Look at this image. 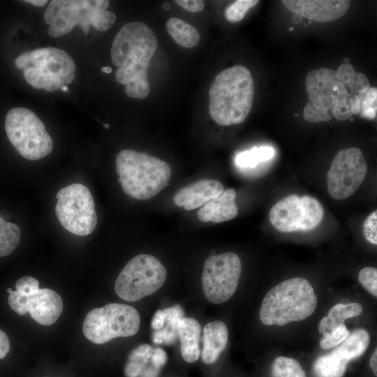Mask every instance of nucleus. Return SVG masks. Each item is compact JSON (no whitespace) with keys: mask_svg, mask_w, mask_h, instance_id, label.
Wrapping results in <instances>:
<instances>
[{"mask_svg":"<svg viewBox=\"0 0 377 377\" xmlns=\"http://www.w3.org/2000/svg\"><path fill=\"white\" fill-rule=\"evenodd\" d=\"M157 48L154 31L142 22L124 24L114 36L111 47L117 80L125 84L131 98L143 99L150 92L147 76L149 63Z\"/></svg>","mask_w":377,"mask_h":377,"instance_id":"f257e3e1","label":"nucleus"},{"mask_svg":"<svg viewBox=\"0 0 377 377\" xmlns=\"http://www.w3.org/2000/svg\"><path fill=\"white\" fill-rule=\"evenodd\" d=\"M251 73L242 65L220 72L209 89V114L222 126L240 124L249 114L253 101Z\"/></svg>","mask_w":377,"mask_h":377,"instance_id":"f03ea898","label":"nucleus"},{"mask_svg":"<svg viewBox=\"0 0 377 377\" xmlns=\"http://www.w3.org/2000/svg\"><path fill=\"white\" fill-rule=\"evenodd\" d=\"M115 163L123 191L135 200L152 198L171 177V168L167 162L146 153L123 149L117 154Z\"/></svg>","mask_w":377,"mask_h":377,"instance_id":"7ed1b4c3","label":"nucleus"},{"mask_svg":"<svg viewBox=\"0 0 377 377\" xmlns=\"http://www.w3.org/2000/svg\"><path fill=\"white\" fill-rule=\"evenodd\" d=\"M318 299L311 283L302 277L288 279L269 290L259 312L265 325L282 326L303 320L314 312Z\"/></svg>","mask_w":377,"mask_h":377,"instance_id":"20e7f679","label":"nucleus"},{"mask_svg":"<svg viewBox=\"0 0 377 377\" xmlns=\"http://www.w3.org/2000/svg\"><path fill=\"white\" fill-rule=\"evenodd\" d=\"M107 0H53L49 3L44 20L50 25L48 32L53 37L69 33L79 25L87 34L89 26L98 31H105L115 22L116 15L106 9Z\"/></svg>","mask_w":377,"mask_h":377,"instance_id":"39448f33","label":"nucleus"},{"mask_svg":"<svg viewBox=\"0 0 377 377\" xmlns=\"http://www.w3.org/2000/svg\"><path fill=\"white\" fill-rule=\"evenodd\" d=\"M23 69L26 81L36 89L52 92L71 83L75 77V64L71 57L56 47L38 48L24 52L15 60Z\"/></svg>","mask_w":377,"mask_h":377,"instance_id":"423d86ee","label":"nucleus"},{"mask_svg":"<svg viewBox=\"0 0 377 377\" xmlns=\"http://www.w3.org/2000/svg\"><path fill=\"white\" fill-rule=\"evenodd\" d=\"M5 130L10 143L26 159H41L53 149L52 140L43 123L28 108L10 109L6 116Z\"/></svg>","mask_w":377,"mask_h":377,"instance_id":"0eeeda50","label":"nucleus"},{"mask_svg":"<svg viewBox=\"0 0 377 377\" xmlns=\"http://www.w3.org/2000/svg\"><path fill=\"white\" fill-rule=\"evenodd\" d=\"M140 318L133 306L110 303L90 311L86 316L82 332L96 344H103L117 337L135 335L139 330Z\"/></svg>","mask_w":377,"mask_h":377,"instance_id":"6e6552de","label":"nucleus"},{"mask_svg":"<svg viewBox=\"0 0 377 377\" xmlns=\"http://www.w3.org/2000/svg\"><path fill=\"white\" fill-rule=\"evenodd\" d=\"M166 277V269L160 260L152 255L139 254L119 273L114 283L115 293L125 301H138L157 291Z\"/></svg>","mask_w":377,"mask_h":377,"instance_id":"1a4fd4ad","label":"nucleus"},{"mask_svg":"<svg viewBox=\"0 0 377 377\" xmlns=\"http://www.w3.org/2000/svg\"><path fill=\"white\" fill-rule=\"evenodd\" d=\"M55 214L61 226L77 236L91 234L97 225V214L89 188L75 183L60 189L57 195Z\"/></svg>","mask_w":377,"mask_h":377,"instance_id":"9d476101","label":"nucleus"},{"mask_svg":"<svg viewBox=\"0 0 377 377\" xmlns=\"http://www.w3.org/2000/svg\"><path fill=\"white\" fill-rule=\"evenodd\" d=\"M324 216L320 202L310 195H289L275 203L269 213L271 224L279 231H308L317 228Z\"/></svg>","mask_w":377,"mask_h":377,"instance_id":"9b49d317","label":"nucleus"},{"mask_svg":"<svg viewBox=\"0 0 377 377\" xmlns=\"http://www.w3.org/2000/svg\"><path fill=\"white\" fill-rule=\"evenodd\" d=\"M241 272V260L235 253L208 257L202 274L203 293L208 301L213 304L228 301L236 291Z\"/></svg>","mask_w":377,"mask_h":377,"instance_id":"f8f14e48","label":"nucleus"},{"mask_svg":"<svg viewBox=\"0 0 377 377\" xmlns=\"http://www.w3.org/2000/svg\"><path fill=\"white\" fill-rule=\"evenodd\" d=\"M367 163L357 147L346 148L334 156L327 172V191L335 200H345L355 193L365 179Z\"/></svg>","mask_w":377,"mask_h":377,"instance_id":"ddd939ff","label":"nucleus"},{"mask_svg":"<svg viewBox=\"0 0 377 377\" xmlns=\"http://www.w3.org/2000/svg\"><path fill=\"white\" fill-rule=\"evenodd\" d=\"M8 302L11 309L20 316L29 313L42 325L54 324L63 311L61 296L49 288L39 289L33 295L24 296L17 291L9 294Z\"/></svg>","mask_w":377,"mask_h":377,"instance_id":"4468645a","label":"nucleus"},{"mask_svg":"<svg viewBox=\"0 0 377 377\" xmlns=\"http://www.w3.org/2000/svg\"><path fill=\"white\" fill-rule=\"evenodd\" d=\"M281 2L294 14L320 22L341 18L350 4L346 0H283Z\"/></svg>","mask_w":377,"mask_h":377,"instance_id":"2eb2a0df","label":"nucleus"},{"mask_svg":"<svg viewBox=\"0 0 377 377\" xmlns=\"http://www.w3.org/2000/svg\"><path fill=\"white\" fill-rule=\"evenodd\" d=\"M223 191V185L219 181L202 179L179 189L173 196V202L177 207L190 211L202 207Z\"/></svg>","mask_w":377,"mask_h":377,"instance_id":"dca6fc26","label":"nucleus"},{"mask_svg":"<svg viewBox=\"0 0 377 377\" xmlns=\"http://www.w3.org/2000/svg\"><path fill=\"white\" fill-rule=\"evenodd\" d=\"M236 195L234 188L224 189L221 195L199 209L197 212L198 219L204 223H219L235 219L238 214Z\"/></svg>","mask_w":377,"mask_h":377,"instance_id":"f3484780","label":"nucleus"},{"mask_svg":"<svg viewBox=\"0 0 377 377\" xmlns=\"http://www.w3.org/2000/svg\"><path fill=\"white\" fill-rule=\"evenodd\" d=\"M305 83L309 100L316 98H337L339 93L346 89L339 82L336 71L327 68L309 71Z\"/></svg>","mask_w":377,"mask_h":377,"instance_id":"a211bd4d","label":"nucleus"},{"mask_svg":"<svg viewBox=\"0 0 377 377\" xmlns=\"http://www.w3.org/2000/svg\"><path fill=\"white\" fill-rule=\"evenodd\" d=\"M228 339V330L223 322L207 323L203 329L202 361L207 364L214 363L225 349Z\"/></svg>","mask_w":377,"mask_h":377,"instance_id":"6ab92c4d","label":"nucleus"},{"mask_svg":"<svg viewBox=\"0 0 377 377\" xmlns=\"http://www.w3.org/2000/svg\"><path fill=\"white\" fill-rule=\"evenodd\" d=\"M201 327L193 318H183L178 324V337L183 359L188 363L197 361L200 356L199 341Z\"/></svg>","mask_w":377,"mask_h":377,"instance_id":"aec40b11","label":"nucleus"},{"mask_svg":"<svg viewBox=\"0 0 377 377\" xmlns=\"http://www.w3.org/2000/svg\"><path fill=\"white\" fill-rule=\"evenodd\" d=\"M363 310L362 305L358 302L350 304H337L329 311L328 315L323 318L318 325L320 333L330 332L343 325L348 318L357 316Z\"/></svg>","mask_w":377,"mask_h":377,"instance_id":"412c9836","label":"nucleus"},{"mask_svg":"<svg viewBox=\"0 0 377 377\" xmlns=\"http://www.w3.org/2000/svg\"><path fill=\"white\" fill-rule=\"evenodd\" d=\"M369 342L370 336L368 332L364 329H357L349 334L332 352L348 362L362 355Z\"/></svg>","mask_w":377,"mask_h":377,"instance_id":"4be33fe9","label":"nucleus"},{"mask_svg":"<svg viewBox=\"0 0 377 377\" xmlns=\"http://www.w3.org/2000/svg\"><path fill=\"white\" fill-rule=\"evenodd\" d=\"M165 315V325L153 333L152 339L155 343H173L178 337V324L184 318V311L179 305L166 308L163 310Z\"/></svg>","mask_w":377,"mask_h":377,"instance_id":"5701e85b","label":"nucleus"},{"mask_svg":"<svg viewBox=\"0 0 377 377\" xmlns=\"http://www.w3.org/2000/svg\"><path fill=\"white\" fill-rule=\"evenodd\" d=\"M166 29L172 38L183 47H194L200 41L198 31L179 18L170 17L166 22Z\"/></svg>","mask_w":377,"mask_h":377,"instance_id":"b1692460","label":"nucleus"},{"mask_svg":"<svg viewBox=\"0 0 377 377\" xmlns=\"http://www.w3.org/2000/svg\"><path fill=\"white\" fill-rule=\"evenodd\" d=\"M339 82L346 88L350 94H360L370 88V83L367 75L357 73L350 64H341L336 71Z\"/></svg>","mask_w":377,"mask_h":377,"instance_id":"393cba45","label":"nucleus"},{"mask_svg":"<svg viewBox=\"0 0 377 377\" xmlns=\"http://www.w3.org/2000/svg\"><path fill=\"white\" fill-rule=\"evenodd\" d=\"M337 98H318L309 100L303 116L309 123L328 121L333 117V110Z\"/></svg>","mask_w":377,"mask_h":377,"instance_id":"a878e982","label":"nucleus"},{"mask_svg":"<svg viewBox=\"0 0 377 377\" xmlns=\"http://www.w3.org/2000/svg\"><path fill=\"white\" fill-rule=\"evenodd\" d=\"M348 362L332 351L317 358L313 370L316 377H342Z\"/></svg>","mask_w":377,"mask_h":377,"instance_id":"bb28decb","label":"nucleus"},{"mask_svg":"<svg viewBox=\"0 0 377 377\" xmlns=\"http://www.w3.org/2000/svg\"><path fill=\"white\" fill-rule=\"evenodd\" d=\"M154 348L148 344H142L133 348L129 353L125 365L126 377H139L149 362Z\"/></svg>","mask_w":377,"mask_h":377,"instance_id":"cd10ccee","label":"nucleus"},{"mask_svg":"<svg viewBox=\"0 0 377 377\" xmlns=\"http://www.w3.org/2000/svg\"><path fill=\"white\" fill-rule=\"evenodd\" d=\"M20 237V227L6 221L0 215V258L10 255L16 249Z\"/></svg>","mask_w":377,"mask_h":377,"instance_id":"c85d7f7f","label":"nucleus"},{"mask_svg":"<svg viewBox=\"0 0 377 377\" xmlns=\"http://www.w3.org/2000/svg\"><path fill=\"white\" fill-rule=\"evenodd\" d=\"M274 153V149L270 147H253L238 154L235 161L240 168H255L259 163L272 158Z\"/></svg>","mask_w":377,"mask_h":377,"instance_id":"c756f323","label":"nucleus"},{"mask_svg":"<svg viewBox=\"0 0 377 377\" xmlns=\"http://www.w3.org/2000/svg\"><path fill=\"white\" fill-rule=\"evenodd\" d=\"M272 371L277 377H306L297 360L284 356H279L274 360Z\"/></svg>","mask_w":377,"mask_h":377,"instance_id":"7c9ffc66","label":"nucleus"},{"mask_svg":"<svg viewBox=\"0 0 377 377\" xmlns=\"http://www.w3.org/2000/svg\"><path fill=\"white\" fill-rule=\"evenodd\" d=\"M360 100V114L364 118L374 119L376 117L377 89L370 87L366 92L358 94Z\"/></svg>","mask_w":377,"mask_h":377,"instance_id":"2f4dec72","label":"nucleus"},{"mask_svg":"<svg viewBox=\"0 0 377 377\" xmlns=\"http://www.w3.org/2000/svg\"><path fill=\"white\" fill-rule=\"evenodd\" d=\"M258 3L257 0H237L230 4L225 10V16L230 22L241 21L248 10Z\"/></svg>","mask_w":377,"mask_h":377,"instance_id":"473e14b6","label":"nucleus"},{"mask_svg":"<svg viewBox=\"0 0 377 377\" xmlns=\"http://www.w3.org/2000/svg\"><path fill=\"white\" fill-rule=\"evenodd\" d=\"M353 114L351 94L345 89L338 94L333 117L337 120L343 121L351 117Z\"/></svg>","mask_w":377,"mask_h":377,"instance_id":"72a5a7b5","label":"nucleus"},{"mask_svg":"<svg viewBox=\"0 0 377 377\" xmlns=\"http://www.w3.org/2000/svg\"><path fill=\"white\" fill-rule=\"evenodd\" d=\"M320 341V346L325 350L334 348L341 344L350 334L344 324L330 332H325Z\"/></svg>","mask_w":377,"mask_h":377,"instance_id":"f704fd0d","label":"nucleus"},{"mask_svg":"<svg viewBox=\"0 0 377 377\" xmlns=\"http://www.w3.org/2000/svg\"><path fill=\"white\" fill-rule=\"evenodd\" d=\"M360 284L372 295L377 296V269L365 267L358 274Z\"/></svg>","mask_w":377,"mask_h":377,"instance_id":"c9c22d12","label":"nucleus"},{"mask_svg":"<svg viewBox=\"0 0 377 377\" xmlns=\"http://www.w3.org/2000/svg\"><path fill=\"white\" fill-rule=\"evenodd\" d=\"M363 233L366 239L372 244H377V211L369 214L363 223Z\"/></svg>","mask_w":377,"mask_h":377,"instance_id":"e433bc0d","label":"nucleus"},{"mask_svg":"<svg viewBox=\"0 0 377 377\" xmlns=\"http://www.w3.org/2000/svg\"><path fill=\"white\" fill-rule=\"evenodd\" d=\"M15 288L20 294L28 296L34 294L39 290V283L35 278L25 276L17 280Z\"/></svg>","mask_w":377,"mask_h":377,"instance_id":"4c0bfd02","label":"nucleus"},{"mask_svg":"<svg viewBox=\"0 0 377 377\" xmlns=\"http://www.w3.org/2000/svg\"><path fill=\"white\" fill-rule=\"evenodd\" d=\"M175 2L184 10L191 13L200 12L205 7V2L202 0H176Z\"/></svg>","mask_w":377,"mask_h":377,"instance_id":"58836bf2","label":"nucleus"},{"mask_svg":"<svg viewBox=\"0 0 377 377\" xmlns=\"http://www.w3.org/2000/svg\"><path fill=\"white\" fill-rule=\"evenodd\" d=\"M167 362V355L164 350L157 347L154 349L153 354L150 359V362L153 367L160 369Z\"/></svg>","mask_w":377,"mask_h":377,"instance_id":"ea45409f","label":"nucleus"},{"mask_svg":"<svg viewBox=\"0 0 377 377\" xmlns=\"http://www.w3.org/2000/svg\"><path fill=\"white\" fill-rule=\"evenodd\" d=\"M10 341L7 334L0 329V360L3 359L9 353Z\"/></svg>","mask_w":377,"mask_h":377,"instance_id":"a19ab883","label":"nucleus"},{"mask_svg":"<svg viewBox=\"0 0 377 377\" xmlns=\"http://www.w3.org/2000/svg\"><path fill=\"white\" fill-rule=\"evenodd\" d=\"M165 315L163 310H158L151 320V327L154 330H158L163 327L165 325Z\"/></svg>","mask_w":377,"mask_h":377,"instance_id":"79ce46f5","label":"nucleus"},{"mask_svg":"<svg viewBox=\"0 0 377 377\" xmlns=\"http://www.w3.org/2000/svg\"><path fill=\"white\" fill-rule=\"evenodd\" d=\"M160 371V369L155 368L152 365L146 367L139 377H158Z\"/></svg>","mask_w":377,"mask_h":377,"instance_id":"37998d69","label":"nucleus"},{"mask_svg":"<svg viewBox=\"0 0 377 377\" xmlns=\"http://www.w3.org/2000/svg\"><path fill=\"white\" fill-rule=\"evenodd\" d=\"M352 110L353 114H360V100L357 94H351Z\"/></svg>","mask_w":377,"mask_h":377,"instance_id":"c03bdc74","label":"nucleus"},{"mask_svg":"<svg viewBox=\"0 0 377 377\" xmlns=\"http://www.w3.org/2000/svg\"><path fill=\"white\" fill-rule=\"evenodd\" d=\"M369 364L371 367V369L374 374V375L377 376V350L375 349L374 353H372L370 360H369Z\"/></svg>","mask_w":377,"mask_h":377,"instance_id":"a18cd8bd","label":"nucleus"},{"mask_svg":"<svg viewBox=\"0 0 377 377\" xmlns=\"http://www.w3.org/2000/svg\"><path fill=\"white\" fill-rule=\"evenodd\" d=\"M25 1L35 6H43L47 3V0H26Z\"/></svg>","mask_w":377,"mask_h":377,"instance_id":"49530a36","label":"nucleus"},{"mask_svg":"<svg viewBox=\"0 0 377 377\" xmlns=\"http://www.w3.org/2000/svg\"><path fill=\"white\" fill-rule=\"evenodd\" d=\"M301 20H302V17L295 14L292 17V20L293 23L295 24L300 23L301 22Z\"/></svg>","mask_w":377,"mask_h":377,"instance_id":"de8ad7c7","label":"nucleus"},{"mask_svg":"<svg viewBox=\"0 0 377 377\" xmlns=\"http://www.w3.org/2000/svg\"><path fill=\"white\" fill-rule=\"evenodd\" d=\"M101 71L105 73H110L112 72V68L110 66H104L102 67Z\"/></svg>","mask_w":377,"mask_h":377,"instance_id":"09e8293b","label":"nucleus"},{"mask_svg":"<svg viewBox=\"0 0 377 377\" xmlns=\"http://www.w3.org/2000/svg\"><path fill=\"white\" fill-rule=\"evenodd\" d=\"M162 8L165 10H168L170 8V4L168 3H164L162 5Z\"/></svg>","mask_w":377,"mask_h":377,"instance_id":"8fccbe9b","label":"nucleus"},{"mask_svg":"<svg viewBox=\"0 0 377 377\" xmlns=\"http://www.w3.org/2000/svg\"><path fill=\"white\" fill-rule=\"evenodd\" d=\"M61 89L64 91H67L68 90V87L66 86H63Z\"/></svg>","mask_w":377,"mask_h":377,"instance_id":"3c124183","label":"nucleus"},{"mask_svg":"<svg viewBox=\"0 0 377 377\" xmlns=\"http://www.w3.org/2000/svg\"><path fill=\"white\" fill-rule=\"evenodd\" d=\"M343 64H349L350 60L348 58H346L345 59H343Z\"/></svg>","mask_w":377,"mask_h":377,"instance_id":"603ef678","label":"nucleus"},{"mask_svg":"<svg viewBox=\"0 0 377 377\" xmlns=\"http://www.w3.org/2000/svg\"><path fill=\"white\" fill-rule=\"evenodd\" d=\"M103 126H104V127L105 128H110V124H104Z\"/></svg>","mask_w":377,"mask_h":377,"instance_id":"864d4df0","label":"nucleus"},{"mask_svg":"<svg viewBox=\"0 0 377 377\" xmlns=\"http://www.w3.org/2000/svg\"><path fill=\"white\" fill-rule=\"evenodd\" d=\"M7 292L10 294V293H11L13 292V290H12L11 288H8V289L7 290Z\"/></svg>","mask_w":377,"mask_h":377,"instance_id":"5fc2aeb1","label":"nucleus"},{"mask_svg":"<svg viewBox=\"0 0 377 377\" xmlns=\"http://www.w3.org/2000/svg\"><path fill=\"white\" fill-rule=\"evenodd\" d=\"M293 29H294L293 27H291V28L289 29V30L291 31V30H293Z\"/></svg>","mask_w":377,"mask_h":377,"instance_id":"6e6d98bb","label":"nucleus"}]
</instances>
